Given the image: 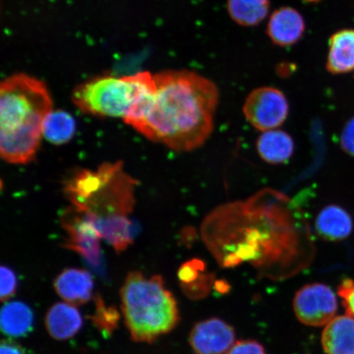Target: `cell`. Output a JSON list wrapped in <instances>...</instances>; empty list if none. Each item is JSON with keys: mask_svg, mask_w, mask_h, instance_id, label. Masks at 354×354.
Segmentation results:
<instances>
[{"mask_svg": "<svg viewBox=\"0 0 354 354\" xmlns=\"http://www.w3.org/2000/svg\"><path fill=\"white\" fill-rule=\"evenodd\" d=\"M153 77L156 90L142 117L132 127L176 152L201 147L214 131L218 86L185 70L167 71Z\"/></svg>", "mask_w": 354, "mask_h": 354, "instance_id": "obj_1", "label": "cell"}, {"mask_svg": "<svg viewBox=\"0 0 354 354\" xmlns=\"http://www.w3.org/2000/svg\"><path fill=\"white\" fill-rule=\"evenodd\" d=\"M52 109L43 82L25 74L4 80L0 86V153L3 160L12 165L32 160Z\"/></svg>", "mask_w": 354, "mask_h": 354, "instance_id": "obj_2", "label": "cell"}, {"mask_svg": "<svg viewBox=\"0 0 354 354\" xmlns=\"http://www.w3.org/2000/svg\"><path fill=\"white\" fill-rule=\"evenodd\" d=\"M137 180L121 162H106L98 169H80L66 179L64 192L75 209L91 221L127 216L134 209Z\"/></svg>", "mask_w": 354, "mask_h": 354, "instance_id": "obj_3", "label": "cell"}, {"mask_svg": "<svg viewBox=\"0 0 354 354\" xmlns=\"http://www.w3.org/2000/svg\"><path fill=\"white\" fill-rule=\"evenodd\" d=\"M122 311L131 339L151 344L174 330L180 316L176 301L161 276L128 274L121 290Z\"/></svg>", "mask_w": 354, "mask_h": 354, "instance_id": "obj_4", "label": "cell"}, {"mask_svg": "<svg viewBox=\"0 0 354 354\" xmlns=\"http://www.w3.org/2000/svg\"><path fill=\"white\" fill-rule=\"evenodd\" d=\"M156 90L153 75L144 72L132 76H101L74 88L73 102L83 113L124 119L147 103Z\"/></svg>", "mask_w": 354, "mask_h": 354, "instance_id": "obj_5", "label": "cell"}, {"mask_svg": "<svg viewBox=\"0 0 354 354\" xmlns=\"http://www.w3.org/2000/svg\"><path fill=\"white\" fill-rule=\"evenodd\" d=\"M61 223L68 236L64 248L76 252L91 268L98 272H103L101 237L90 219L73 207L62 216Z\"/></svg>", "mask_w": 354, "mask_h": 354, "instance_id": "obj_6", "label": "cell"}, {"mask_svg": "<svg viewBox=\"0 0 354 354\" xmlns=\"http://www.w3.org/2000/svg\"><path fill=\"white\" fill-rule=\"evenodd\" d=\"M243 113L257 130L268 131L285 122L289 114V103L284 93L278 88L259 87L247 97Z\"/></svg>", "mask_w": 354, "mask_h": 354, "instance_id": "obj_7", "label": "cell"}, {"mask_svg": "<svg viewBox=\"0 0 354 354\" xmlns=\"http://www.w3.org/2000/svg\"><path fill=\"white\" fill-rule=\"evenodd\" d=\"M296 317L303 324L322 326L335 317L337 299L329 286L313 283L301 288L294 299Z\"/></svg>", "mask_w": 354, "mask_h": 354, "instance_id": "obj_8", "label": "cell"}, {"mask_svg": "<svg viewBox=\"0 0 354 354\" xmlns=\"http://www.w3.org/2000/svg\"><path fill=\"white\" fill-rule=\"evenodd\" d=\"M234 330L219 318L197 323L190 332L189 343L197 354H224L234 344Z\"/></svg>", "mask_w": 354, "mask_h": 354, "instance_id": "obj_9", "label": "cell"}, {"mask_svg": "<svg viewBox=\"0 0 354 354\" xmlns=\"http://www.w3.org/2000/svg\"><path fill=\"white\" fill-rule=\"evenodd\" d=\"M304 17L292 7L279 8L270 17L267 34L274 44L289 47L299 42L305 32Z\"/></svg>", "mask_w": 354, "mask_h": 354, "instance_id": "obj_10", "label": "cell"}, {"mask_svg": "<svg viewBox=\"0 0 354 354\" xmlns=\"http://www.w3.org/2000/svg\"><path fill=\"white\" fill-rule=\"evenodd\" d=\"M94 279L85 269L68 268L55 278L57 294L73 305L86 304L92 297Z\"/></svg>", "mask_w": 354, "mask_h": 354, "instance_id": "obj_11", "label": "cell"}, {"mask_svg": "<svg viewBox=\"0 0 354 354\" xmlns=\"http://www.w3.org/2000/svg\"><path fill=\"white\" fill-rule=\"evenodd\" d=\"M316 232L326 241H340L353 232V221L348 212L336 205H327L318 214Z\"/></svg>", "mask_w": 354, "mask_h": 354, "instance_id": "obj_12", "label": "cell"}, {"mask_svg": "<svg viewBox=\"0 0 354 354\" xmlns=\"http://www.w3.org/2000/svg\"><path fill=\"white\" fill-rule=\"evenodd\" d=\"M322 344L326 354H354V317L333 318L322 332Z\"/></svg>", "mask_w": 354, "mask_h": 354, "instance_id": "obj_13", "label": "cell"}, {"mask_svg": "<svg viewBox=\"0 0 354 354\" xmlns=\"http://www.w3.org/2000/svg\"><path fill=\"white\" fill-rule=\"evenodd\" d=\"M82 325L81 313L71 304H55L46 314V329L48 334L57 340L73 337L82 329Z\"/></svg>", "mask_w": 354, "mask_h": 354, "instance_id": "obj_14", "label": "cell"}, {"mask_svg": "<svg viewBox=\"0 0 354 354\" xmlns=\"http://www.w3.org/2000/svg\"><path fill=\"white\" fill-rule=\"evenodd\" d=\"M326 69L331 74L354 71V29H343L331 35Z\"/></svg>", "mask_w": 354, "mask_h": 354, "instance_id": "obj_15", "label": "cell"}, {"mask_svg": "<svg viewBox=\"0 0 354 354\" xmlns=\"http://www.w3.org/2000/svg\"><path fill=\"white\" fill-rule=\"evenodd\" d=\"M256 147L260 158L272 165L287 162L295 151L293 139L283 131H265L257 140Z\"/></svg>", "mask_w": 354, "mask_h": 354, "instance_id": "obj_16", "label": "cell"}, {"mask_svg": "<svg viewBox=\"0 0 354 354\" xmlns=\"http://www.w3.org/2000/svg\"><path fill=\"white\" fill-rule=\"evenodd\" d=\"M0 325L4 335L12 338L24 337L33 330L32 310L20 301L8 302L2 308Z\"/></svg>", "mask_w": 354, "mask_h": 354, "instance_id": "obj_17", "label": "cell"}, {"mask_svg": "<svg viewBox=\"0 0 354 354\" xmlns=\"http://www.w3.org/2000/svg\"><path fill=\"white\" fill-rule=\"evenodd\" d=\"M90 221L101 239L113 246L117 253H121L131 245L135 230L127 216Z\"/></svg>", "mask_w": 354, "mask_h": 354, "instance_id": "obj_18", "label": "cell"}, {"mask_svg": "<svg viewBox=\"0 0 354 354\" xmlns=\"http://www.w3.org/2000/svg\"><path fill=\"white\" fill-rule=\"evenodd\" d=\"M227 11L231 19L242 26H258L268 17L270 0H227Z\"/></svg>", "mask_w": 354, "mask_h": 354, "instance_id": "obj_19", "label": "cell"}, {"mask_svg": "<svg viewBox=\"0 0 354 354\" xmlns=\"http://www.w3.org/2000/svg\"><path fill=\"white\" fill-rule=\"evenodd\" d=\"M76 132V122L64 111H52L44 120L43 136L48 142L62 145L69 142Z\"/></svg>", "mask_w": 354, "mask_h": 354, "instance_id": "obj_20", "label": "cell"}, {"mask_svg": "<svg viewBox=\"0 0 354 354\" xmlns=\"http://www.w3.org/2000/svg\"><path fill=\"white\" fill-rule=\"evenodd\" d=\"M91 319L102 333L109 336L118 328L120 315L116 308L107 306L98 295L95 298V311Z\"/></svg>", "mask_w": 354, "mask_h": 354, "instance_id": "obj_21", "label": "cell"}, {"mask_svg": "<svg viewBox=\"0 0 354 354\" xmlns=\"http://www.w3.org/2000/svg\"><path fill=\"white\" fill-rule=\"evenodd\" d=\"M0 278H1V291L0 298L2 302L10 299L15 294L17 289V278L15 272L7 266H2L0 268Z\"/></svg>", "mask_w": 354, "mask_h": 354, "instance_id": "obj_22", "label": "cell"}, {"mask_svg": "<svg viewBox=\"0 0 354 354\" xmlns=\"http://www.w3.org/2000/svg\"><path fill=\"white\" fill-rule=\"evenodd\" d=\"M338 295L343 299L346 313L354 317V281L345 279L338 287Z\"/></svg>", "mask_w": 354, "mask_h": 354, "instance_id": "obj_23", "label": "cell"}, {"mask_svg": "<svg viewBox=\"0 0 354 354\" xmlns=\"http://www.w3.org/2000/svg\"><path fill=\"white\" fill-rule=\"evenodd\" d=\"M227 354H267L262 344L254 340H241L233 344Z\"/></svg>", "mask_w": 354, "mask_h": 354, "instance_id": "obj_24", "label": "cell"}, {"mask_svg": "<svg viewBox=\"0 0 354 354\" xmlns=\"http://www.w3.org/2000/svg\"><path fill=\"white\" fill-rule=\"evenodd\" d=\"M340 145L343 151L354 157V118L345 124L340 136Z\"/></svg>", "mask_w": 354, "mask_h": 354, "instance_id": "obj_25", "label": "cell"}, {"mask_svg": "<svg viewBox=\"0 0 354 354\" xmlns=\"http://www.w3.org/2000/svg\"><path fill=\"white\" fill-rule=\"evenodd\" d=\"M0 354H26L20 344L12 340H3L0 345Z\"/></svg>", "mask_w": 354, "mask_h": 354, "instance_id": "obj_26", "label": "cell"}, {"mask_svg": "<svg viewBox=\"0 0 354 354\" xmlns=\"http://www.w3.org/2000/svg\"><path fill=\"white\" fill-rule=\"evenodd\" d=\"M304 1H306L308 3H317L321 1V0H304Z\"/></svg>", "mask_w": 354, "mask_h": 354, "instance_id": "obj_27", "label": "cell"}]
</instances>
